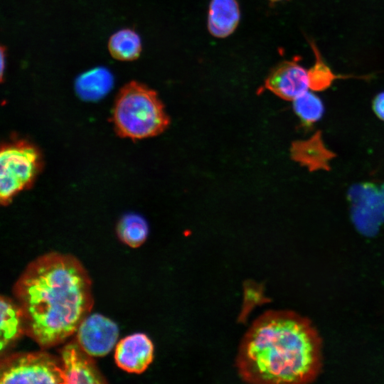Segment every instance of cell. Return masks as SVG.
Here are the masks:
<instances>
[{
	"label": "cell",
	"mask_w": 384,
	"mask_h": 384,
	"mask_svg": "<svg viewBox=\"0 0 384 384\" xmlns=\"http://www.w3.org/2000/svg\"><path fill=\"white\" fill-rule=\"evenodd\" d=\"M293 101L296 114L306 125L318 121L324 113V105L321 100L309 91L302 94Z\"/></svg>",
	"instance_id": "obj_16"
},
{
	"label": "cell",
	"mask_w": 384,
	"mask_h": 384,
	"mask_svg": "<svg viewBox=\"0 0 384 384\" xmlns=\"http://www.w3.org/2000/svg\"><path fill=\"white\" fill-rule=\"evenodd\" d=\"M64 384L107 383V380L97 367L92 356L88 354L75 338L59 351Z\"/></svg>",
	"instance_id": "obj_8"
},
{
	"label": "cell",
	"mask_w": 384,
	"mask_h": 384,
	"mask_svg": "<svg viewBox=\"0 0 384 384\" xmlns=\"http://www.w3.org/2000/svg\"><path fill=\"white\" fill-rule=\"evenodd\" d=\"M5 48L1 46V80H2V78H3V74H4V67H5V64H4V61H5Z\"/></svg>",
	"instance_id": "obj_19"
},
{
	"label": "cell",
	"mask_w": 384,
	"mask_h": 384,
	"mask_svg": "<svg viewBox=\"0 0 384 384\" xmlns=\"http://www.w3.org/2000/svg\"><path fill=\"white\" fill-rule=\"evenodd\" d=\"M149 233L146 221L137 214L124 215L117 226L119 240L128 246L136 248L146 240Z\"/></svg>",
	"instance_id": "obj_15"
},
{
	"label": "cell",
	"mask_w": 384,
	"mask_h": 384,
	"mask_svg": "<svg viewBox=\"0 0 384 384\" xmlns=\"http://www.w3.org/2000/svg\"><path fill=\"white\" fill-rule=\"evenodd\" d=\"M0 383L64 384L60 358L46 351L21 352L2 356Z\"/></svg>",
	"instance_id": "obj_5"
},
{
	"label": "cell",
	"mask_w": 384,
	"mask_h": 384,
	"mask_svg": "<svg viewBox=\"0 0 384 384\" xmlns=\"http://www.w3.org/2000/svg\"><path fill=\"white\" fill-rule=\"evenodd\" d=\"M321 342L306 318L289 311H269L245 334L236 364L251 383H306L321 366Z\"/></svg>",
	"instance_id": "obj_2"
},
{
	"label": "cell",
	"mask_w": 384,
	"mask_h": 384,
	"mask_svg": "<svg viewBox=\"0 0 384 384\" xmlns=\"http://www.w3.org/2000/svg\"><path fill=\"white\" fill-rule=\"evenodd\" d=\"M26 334L43 348L76 332L93 306L92 281L75 257L49 252L31 261L12 288Z\"/></svg>",
	"instance_id": "obj_1"
},
{
	"label": "cell",
	"mask_w": 384,
	"mask_h": 384,
	"mask_svg": "<svg viewBox=\"0 0 384 384\" xmlns=\"http://www.w3.org/2000/svg\"><path fill=\"white\" fill-rule=\"evenodd\" d=\"M240 16L236 0H211L208 17V30L215 37H227L238 26Z\"/></svg>",
	"instance_id": "obj_12"
},
{
	"label": "cell",
	"mask_w": 384,
	"mask_h": 384,
	"mask_svg": "<svg viewBox=\"0 0 384 384\" xmlns=\"http://www.w3.org/2000/svg\"><path fill=\"white\" fill-rule=\"evenodd\" d=\"M0 300V351L2 356L10 346L26 334V326L23 312L15 299L2 295Z\"/></svg>",
	"instance_id": "obj_11"
},
{
	"label": "cell",
	"mask_w": 384,
	"mask_h": 384,
	"mask_svg": "<svg viewBox=\"0 0 384 384\" xmlns=\"http://www.w3.org/2000/svg\"><path fill=\"white\" fill-rule=\"evenodd\" d=\"M112 118L117 133L132 139L156 136L170 123L157 93L136 81L129 82L119 90Z\"/></svg>",
	"instance_id": "obj_3"
},
{
	"label": "cell",
	"mask_w": 384,
	"mask_h": 384,
	"mask_svg": "<svg viewBox=\"0 0 384 384\" xmlns=\"http://www.w3.org/2000/svg\"><path fill=\"white\" fill-rule=\"evenodd\" d=\"M312 49L316 55V63L308 70L309 88L319 91L329 87L337 77L323 60L316 47L313 45Z\"/></svg>",
	"instance_id": "obj_17"
},
{
	"label": "cell",
	"mask_w": 384,
	"mask_h": 384,
	"mask_svg": "<svg viewBox=\"0 0 384 384\" xmlns=\"http://www.w3.org/2000/svg\"><path fill=\"white\" fill-rule=\"evenodd\" d=\"M112 85L113 78L109 70L104 68H96L79 76L75 90L80 98L93 101L103 97Z\"/></svg>",
	"instance_id": "obj_13"
},
{
	"label": "cell",
	"mask_w": 384,
	"mask_h": 384,
	"mask_svg": "<svg viewBox=\"0 0 384 384\" xmlns=\"http://www.w3.org/2000/svg\"><path fill=\"white\" fill-rule=\"evenodd\" d=\"M41 168V156L30 143L19 140L1 146L0 201L7 205L20 191L32 185Z\"/></svg>",
	"instance_id": "obj_4"
},
{
	"label": "cell",
	"mask_w": 384,
	"mask_h": 384,
	"mask_svg": "<svg viewBox=\"0 0 384 384\" xmlns=\"http://www.w3.org/2000/svg\"><path fill=\"white\" fill-rule=\"evenodd\" d=\"M272 1H281V0H270Z\"/></svg>",
	"instance_id": "obj_20"
},
{
	"label": "cell",
	"mask_w": 384,
	"mask_h": 384,
	"mask_svg": "<svg viewBox=\"0 0 384 384\" xmlns=\"http://www.w3.org/2000/svg\"><path fill=\"white\" fill-rule=\"evenodd\" d=\"M75 333V339L88 354L102 357L110 352L116 344L119 329L110 319L93 314L83 319Z\"/></svg>",
	"instance_id": "obj_7"
},
{
	"label": "cell",
	"mask_w": 384,
	"mask_h": 384,
	"mask_svg": "<svg viewBox=\"0 0 384 384\" xmlns=\"http://www.w3.org/2000/svg\"><path fill=\"white\" fill-rule=\"evenodd\" d=\"M348 196L356 228L363 234H375L384 222V183H358L350 188Z\"/></svg>",
	"instance_id": "obj_6"
},
{
	"label": "cell",
	"mask_w": 384,
	"mask_h": 384,
	"mask_svg": "<svg viewBox=\"0 0 384 384\" xmlns=\"http://www.w3.org/2000/svg\"><path fill=\"white\" fill-rule=\"evenodd\" d=\"M265 85L278 97L294 100L309 88L308 70L295 60L284 61L273 68Z\"/></svg>",
	"instance_id": "obj_9"
},
{
	"label": "cell",
	"mask_w": 384,
	"mask_h": 384,
	"mask_svg": "<svg viewBox=\"0 0 384 384\" xmlns=\"http://www.w3.org/2000/svg\"><path fill=\"white\" fill-rule=\"evenodd\" d=\"M108 50L111 55L118 60H136L142 51L139 36L132 29L119 30L110 36Z\"/></svg>",
	"instance_id": "obj_14"
},
{
	"label": "cell",
	"mask_w": 384,
	"mask_h": 384,
	"mask_svg": "<svg viewBox=\"0 0 384 384\" xmlns=\"http://www.w3.org/2000/svg\"><path fill=\"white\" fill-rule=\"evenodd\" d=\"M153 358L154 345L144 334L129 335L120 340L116 346L115 362L119 368L128 373H143Z\"/></svg>",
	"instance_id": "obj_10"
},
{
	"label": "cell",
	"mask_w": 384,
	"mask_h": 384,
	"mask_svg": "<svg viewBox=\"0 0 384 384\" xmlns=\"http://www.w3.org/2000/svg\"><path fill=\"white\" fill-rule=\"evenodd\" d=\"M373 109L377 117L384 121V92L375 97L373 102Z\"/></svg>",
	"instance_id": "obj_18"
}]
</instances>
